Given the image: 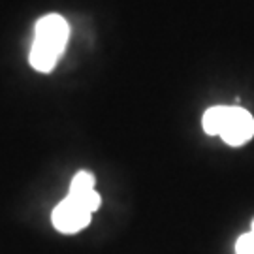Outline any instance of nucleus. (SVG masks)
<instances>
[{"label": "nucleus", "mask_w": 254, "mask_h": 254, "mask_svg": "<svg viewBox=\"0 0 254 254\" xmlns=\"http://www.w3.org/2000/svg\"><path fill=\"white\" fill-rule=\"evenodd\" d=\"M68 36L70 27L66 19L61 17L59 13H49L40 19L36 23L34 42L28 55L30 66L42 73L51 72L68 44Z\"/></svg>", "instance_id": "nucleus-1"}, {"label": "nucleus", "mask_w": 254, "mask_h": 254, "mask_svg": "<svg viewBox=\"0 0 254 254\" xmlns=\"http://www.w3.org/2000/svg\"><path fill=\"white\" fill-rule=\"evenodd\" d=\"M92 213L89 209H85L79 205L75 200H72L70 196H66L57 207L53 209V226L61 232V234H77L83 228H87L91 224Z\"/></svg>", "instance_id": "nucleus-2"}, {"label": "nucleus", "mask_w": 254, "mask_h": 254, "mask_svg": "<svg viewBox=\"0 0 254 254\" xmlns=\"http://www.w3.org/2000/svg\"><path fill=\"white\" fill-rule=\"evenodd\" d=\"M218 136L226 141L228 145L239 147L247 143L254 136V119L253 115L243 108L228 106L226 119L222 123Z\"/></svg>", "instance_id": "nucleus-3"}, {"label": "nucleus", "mask_w": 254, "mask_h": 254, "mask_svg": "<svg viewBox=\"0 0 254 254\" xmlns=\"http://www.w3.org/2000/svg\"><path fill=\"white\" fill-rule=\"evenodd\" d=\"M94 175L91 172H79L73 175L72 183H70V192L68 196L75 200L79 205H83L85 209H89L91 213H94L96 209L100 207V194L94 189Z\"/></svg>", "instance_id": "nucleus-4"}, {"label": "nucleus", "mask_w": 254, "mask_h": 254, "mask_svg": "<svg viewBox=\"0 0 254 254\" xmlns=\"http://www.w3.org/2000/svg\"><path fill=\"white\" fill-rule=\"evenodd\" d=\"M228 106H215V108H209L203 115V130L207 132L209 136H218L220 134V128L222 123L226 119Z\"/></svg>", "instance_id": "nucleus-5"}, {"label": "nucleus", "mask_w": 254, "mask_h": 254, "mask_svg": "<svg viewBox=\"0 0 254 254\" xmlns=\"http://www.w3.org/2000/svg\"><path fill=\"white\" fill-rule=\"evenodd\" d=\"M236 254H254V232L243 234L237 239Z\"/></svg>", "instance_id": "nucleus-6"}, {"label": "nucleus", "mask_w": 254, "mask_h": 254, "mask_svg": "<svg viewBox=\"0 0 254 254\" xmlns=\"http://www.w3.org/2000/svg\"><path fill=\"white\" fill-rule=\"evenodd\" d=\"M251 232H254V220H253V226H251Z\"/></svg>", "instance_id": "nucleus-7"}]
</instances>
